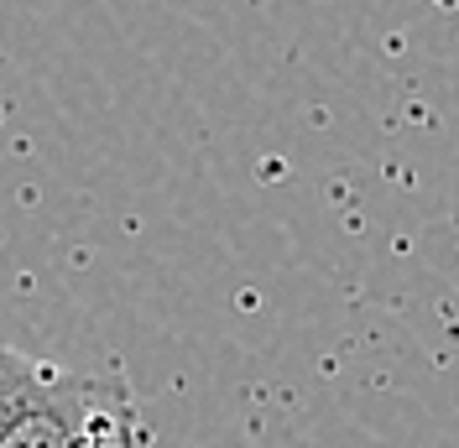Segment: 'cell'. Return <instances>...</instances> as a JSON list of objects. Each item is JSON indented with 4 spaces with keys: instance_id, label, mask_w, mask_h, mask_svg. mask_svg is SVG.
<instances>
[{
    "instance_id": "obj_1",
    "label": "cell",
    "mask_w": 459,
    "mask_h": 448,
    "mask_svg": "<svg viewBox=\"0 0 459 448\" xmlns=\"http://www.w3.org/2000/svg\"><path fill=\"white\" fill-rule=\"evenodd\" d=\"M0 448H146L126 381L79 375L0 339Z\"/></svg>"
}]
</instances>
